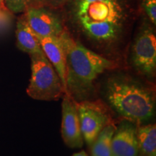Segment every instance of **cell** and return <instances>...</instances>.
<instances>
[{"instance_id": "cell-4", "label": "cell", "mask_w": 156, "mask_h": 156, "mask_svg": "<svg viewBox=\"0 0 156 156\" xmlns=\"http://www.w3.org/2000/svg\"><path fill=\"white\" fill-rule=\"evenodd\" d=\"M83 140L90 146L105 126L112 124L108 108L100 101L85 100L77 103Z\"/></svg>"}, {"instance_id": "cell-6", "label": "cell", "mask_w": 156, "mask_h": 156, "mask_svg": "<svg viewBox=\"0 0 156 156\" xmlns=\"http://www.w3.org/2000/svg\"><path fill=\"white\" fill-rule=\"evenodd\" d=\"M77 17L80 23L109 22L121 24L122 12L116 0H98L78 4Z\"/></svg>"}, {"instance_id": "cell-9", "label": "cell", "mask_w": 156, "mask_h": 156, "mask_svg": "<svg viewBox=\"0 0 156 156\" xmlns=\"http://www.w3.org/2000/svg\"><path fill=\"white\" fill-rule=\"evenodd\" d=\"M137 126L124 119L115 129L112 138V156H139Z\"/></svg>"}, {"instance_id": "cell-17", "label": "cell", "mask_w": 156, "mask_h": 156, "mask_svg": "<svg viewBox=\"0 0 156 156\" xmlns=\"http://www.w3.org/2000/svg\"><path fill=\"white\" fill-rule=\"evenodd\" d=\"M72 156H88V155H87V154L85 153V151H82L80 152H79V153H75L74 155H73Z\"/></svg>"}, {"instance_id": "cell-19", "label": "cell", "mask_w": 156, "mask_h": 156, "mask_svg": "<svg viewBox=\"0 0 156 156\" xmlns=\"http://www.w3.org/2000/svg\"><path fill=\"white\" fill-rule=\"evenodd\" d=\"M5 7V3H1V2H0V9H1L2 7Z\"/></svg>"}, {"instance_id": "cell-18", "label": "cell", "mask_w": 156, "mask_h": 156, "mask_svg": "<svg viewBox=\"0 0 156 156\" xmlns=\"http://www.w3.org/2000/svg\"><path fill=\"white\" fill-rule=\"evenodd\" d=\"M82 1H84V2H91L98 1V0H82Z\"/></svg>"}, {"instance_id": "cell-7", "label": "cell", "mask_w": 156, "mask_h": 156, "mask_svg": "<svg viewBox=\"0 0 156 156\" xmlns=\"http://www.w3.org/2000/svg\"><path fill=\"white\" fill-rule=\"evenodd\" d=\"M62 137L66 145L71 148L83 147L82 134L77 103L71 97L64 95L62 103Z\"/></svg>"}, {"instance_id": "cell-20", "label": "cell", "mask_w": 156, "mask_h": 156, "mask_svg": "<svg viewBox=\"0 0 156 156\" xmlns=\"http://www.w3.org/2000/svg\"><path fill=\"white\" fill-rule=\"evenodd\" d=\"M0 2H1V3H4V1H3V0H0Z\"/></svg>"}, {"instance_id": "cell-15", "label": "cell", "mask_w": 156, "mask_h": 156, "mask_svg": "<svg viewBox=\"0 0 156 156\" xmlns=\"http://www.w3.org/2000/svg\"><path fill=\"white\" fill-rule=\"evenodd\" d=\"M12 15L10 11L5 7H2L0 9V34L8 30L9 26L11 25Z\"/></svg>"}, {"instance_id": "cell-14", "label": "cell", "mask_w": 156, "mask_h": 156, "mask_svg": "<svg viewBox=\"0 0 156 156\" xmlns=\"http://www.w3.org/2000/svg\"><path fill=\"white\" fill-rule=\"evenodd\" d=\"M7 9L12 12L19 13L26 9L30 0H3Z\"/></svg>"}, {"instance_id": "cell-5", "label": "cell", "mask_w": 156, "mask_h": 156, "mask_svg": "<svg viewBox=\"0 0 156 156\" xmlns=\"http://www.w3.org/2000/svg\"><path fill=\"white\" fill-rule=\"evenodd\" d=\"M131 60L133 67L147 78L155 77L156 37L153 29L145 27L140 31L132 45Z\"/></svg>"}, {"instance_id": "cell-13", "label": "cell", "mask_w": 156, "mask_h": 156, "mask_svg": "<svg viewBox=\"0 0 156 156\" xmlns=\"http://www.w3.org/2000/svg\"><path fill=\"white\" fill-rule=\"evenodd\" d=\"M113 124L101 130L90 147L91 156H112V138L115 132Z\"/></svg>"}, {"instance_id": "cell-2", "label": "cell", "mask_w": 156, "mask_h": 156, "mask_svg": "<svg viewBox=\"0 0 156 156\" xmlns=\"http://www.w3.org/2000/svg\"><path fill=\"white\" fill-rule=\"evenodd\" d=\"M104 96L110 108L124 119L140 124L155 116L153 90L126 75H113L107 80Z\"/></svg>"}, {"instance_id": "cell-12", "label": "cell", "mask_w": 156, "mask_h": 156, "mask_svg": "<svg viewBox=\"0 0 156 156\" xmlns=\"http://www.w3.org/2000/svg\"><path fill=\"white\" fill-rule=\"evenodd\" d=\"M139 156H156V126L140 125L136 131Z\"/></svg>"}, {"instance_id": "cell-8", "label": "cell", "mask_w": 156, "mask_h": 156, "mask_svg": "<svg viewBox=\"0 0 156 156\" xmlns=\"http://www.w3.org/2000/svg\"><path fill=\"white\" fill-rule=\"evenodd\" d=\"M25 15L28 25L39 38L59 37L64 30L60 19L44 9L30 7Z\"/></svg>"}, {"instance_id": "cell-1", "label": "cell", "mask_w": 156, "mask_h": 156, "mask_svg": "<svg viewBox=\"0 0 156 156\" xmlns=\"http://www.w3.org/2000/svg\"><path fill=\"white\" fill-rule=\"evenodd\" d=\"M66 60V94L77 103L88 100L98 77L114 67V62L83 46L67 31L58 37Z\"/></svg>"}, {"instance_id": "cell-10", "label": "cell", "mask_w": 156, "mask_h": 156, "mask_svg": "<svg viewBox=\"0 0 156 156\" xmlns=\"http://www.w3.org/2000/svg\"><path fill=\"white\" fill-rule=\"evenodd\" d=\"M41 48L45 56L59 76L66 90V60L65 54L58 37L40 38Z\"/></svg>"}, {"instance_id": "cell-11", "label": "cell", "mask_w": 156, "mask_h": 156, "mask_svg": "<svg viewBox=\"0 0 156 156\" xmlns=\"http://www.w3.org/2000/svg\"><path fill=\"white\" fill-rule=\"evenodd\" d=\"M15 34L17 45L21 51L30 55L44 52L39 37L28 25L25 15L21 17L17 22Z\"/></svg>"}, {"instance_id": "cell-3", "label": "cell", "mask_w": 156, "mask_h": 156, "mask_svg": "<svg viewBox=\"0 0 156 156\" xmlns=\"http://www.w3.org/2000/svg\"><path fill=\"white\" fill-rule=\"evenodd\" d=\"M31 76L27 93L39 101H58L66 90L59 76L44 52L30 55Z\"/></svg>"}, {"instance_id": "cell-16", "label": "cell", "mask_w": 156, "mask_h": 156, "mask_svg": "<svg viewBox=\"0 0 156 156\" xmlns=\"http://www.w3.org/2000/svg\"><path fill=\"white\" fill-rule=\"evenodd\" d=\"M146 14L154 25L156 24V0H144L142 3Z\"/></svg>"}]
</instances>
